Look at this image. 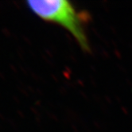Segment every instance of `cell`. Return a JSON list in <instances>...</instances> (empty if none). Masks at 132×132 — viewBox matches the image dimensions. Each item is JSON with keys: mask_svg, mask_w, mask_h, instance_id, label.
<instances>
[{"mask_svg": "<svg viewBox=\"0 0 132 132\" xmlns=\"http://www.w3.org/2000/svg\"><path fill=\"white\" fill-rule=\"evenodd\" d=\"M27 7L42 19L58 24L67 30L80 46L90 51V45L85 32V19L84 13H80L75 6L65 0L50 1H27Z\"/></svg>", "mask_w": 132, "mask_h": 132, "instance_id": "1", "label": "cell"}]
</instances>
